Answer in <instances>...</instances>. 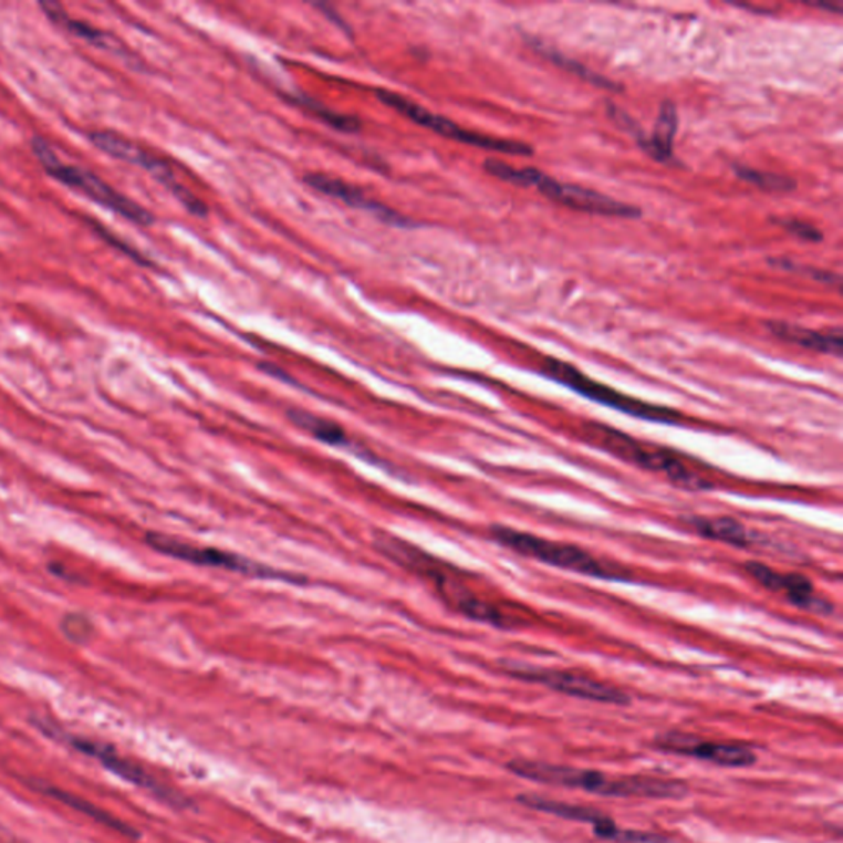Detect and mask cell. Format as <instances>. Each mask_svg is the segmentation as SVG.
Returning a JSON list of instances; mask_svg holds the SVG:
<instances>
[{
    "mask_svg": "<svg viewBox=\"0 0 843 843\" xmlns=\"http://www.w3.org/2000/svg\"><path fill=\"white\" fill-rule=\"evenodd\" d=\"M508 770L542 784L585 789L592 794L608 795V798L679 799L687 794V788L680 781L644 778V776L613 779L596 771L575 770V768L542 763V761L514 760L508 763Z\"/></svg>",
    "mask_w": 843,
    "mask_h": 843,
    "instance_id": "6da1fadb",
    "label": "cell"
},
{
    "mask_svg": "<svg viewBox=\"0 0 843 843\" xmlns=\"http://www.w3.org/2000/svg\"><path fill=\"white\" fill-rule=\"evenodd\" d=\"M585 437L600 450L608 451L610 455L618 457L626 464L664 475L683 490L707 491L714 488L673 451L643 444V441L636 440V438L629 437V435L623 434L610 425L596 424V422L586 424Z\"/></svg>",
    "mask_w": 843,
    "mask_h": 843,
    "instance_id": "7a4b0ae2",
    "label": "cell"
},
{
    "mask_svg": "<svg viewBox=\"0 0 843 843\" xmlns=\"http://www.w3.org/2000/svg\"><path fill=\"white\" fill-rule=\"evenodd\" d=\"M491 535L499 545H504L506 549H511L524 558L548 563L555 569L569 570V572L593 576V579L632 582V575L622 566L600 561L579 545L551 541V539L539 538L531 532H522L518 529L504 528V525H495L491 529Z\"/></svg>",
    "mask_w": 843,
    "mask_h": 843,
    "instance_id": "3957f363",
    "label": "cell"
},
{
    "mask_svg": "<svg viewBox=\"0 0 843 843\" xmlns=\"http://www.w3.org/2000/svg\"><path fill=\"white\" fill-rule=\"evenodd\" d=\"M32 150L35 154L37 160L45 168L50 177L62 181L66 187L81 191V194L86 195L90 200L96 201L101 207L110 208V210L139 226H150L155 221L154 215L150 211L145 210L139 204L131 200V198H127L121 191L114 190L111 185L101 180L97 175L83 170L80 167H73V165L63 164L59 155L55 154V150L50 147L49 142L43 140L42 137H33Z\"/></svg>",
    "mask_w": 843,
    "mask_h": 843,
    "instance_id": "277c9868",
    "label": "cell"
},
{
    "mask_svg": "<svg viewBox=\"0 0 843 843\" xmlns=\"http://www.w3.org/2000/svg\"><path fill=\"white\" fill-rule=\"evenodd\" d=\"M542 371L551 379L558 381L559 384L569 387L573 393L580 394V396L586 397V399L593 400V403L610 407V409L620 410V413L626 414V416L667 425H677L683 422V414L677 413V410L669 409V407L656 406V404L644 403V400L636 399V397L628 396V394L620 393V391L613 389V387L606 386V384L592 379V377L586 376L582 371L576 370L573 364L565 363V361L548 357L544 361Z\"/></svg>",
    "mask_w": 843,
    "mask_h": 843,
    "instance_id": "5b68a950",
    "label": "cell"
},
{
    "mask_svg": "<svg viewBox=\"0 0 843 843\" xmlns=\"http://www.w3.org/2000/svg\"><path fill=\"white\" fill-rule=\"evenodd\" d=\"M377 100L386 104L391 110L397 111L403 116L409 117L413 123L419 124L425 129L434 131L438 136L447 137L450 140L461 142V144L471 145V147L485 148V150L499 152L508 155H532L531 145L524 142L498 139V137L483 136V134L473 133V131L464 129L454 121L447 117L438 116L430 111L422 107L420 104L413 103L407 97L394 93V91H377Z\"/></svg>",
    "mask_w": 843,
    "mask_h": 843,
    "instance_id": "8992f818",
    "label": "cell"
},
{
    "mask_svg": "<svg viewBox=\"0 0 843 843\" xmlns=\"http://www.w3.org/2000/svg\"><path fill=\"white\" fill-rule=\"evenodd\" d=\"M147 544L154 551L168 558L178 559V561L190 562L194 565L212 566V569L231 570V572L242 573V575L256 576V579L268 580H289L296 582L295 576L287 575L285 572L262 565V563L252 562L251 559L242 555L232 554V552L221 551V549L198 548V545L187 544L178 539L168 538V535L150 532L147 535Z\"/></svg>",
    "mask_w": 843,
    "mask_h": 843,
    "instance_id": "52a82bcc",
    "label": "cell"
},
{
    "mask_svg": "<svg viewBox=\"0 0 843 843\" xmlns=\"http://www.w3.org/2000/svg\"><path fill=\"white\" fill-rule=\"evenodd\" d=\"M45 733L56 738V740L62 738V740L65 741V743H69L71 748H74V750L100 761V763L103 764L107 771H111V773L119 776L121 779L131 782V784L147 789L152 794L160 798L162 801L170 802L171 805H185L184 799H181L180 795L168 791V789L164 788L160 782L155 781L147 771L142 770L140 767H137V764H134L133 761L127 760V758L121 757V754L117 753L114 748H111L110 745L101 743V741L96 740H87V738L74 737V735H66L63 733V731H53L52 728H50V731H45Z\"/></svg>",
    "mask_w": 843,
    "mask_h": 843,
    "instance_id": "ba28073f",
    "label": "cell"
},
{
    "mask_svg": "<svg viewBox=\"0 0 843 843\" xmlns=\"http://www.w3.org/2000/svg\"><path fill=\"white\" fill-rule=\"evenodd\" d=\"M508 670L511 676L518 677V679L542 684V686L549 687V689L576 697V699L615 705L629 704V697L625 693H622V690L615 689V687L608 686V684L590 679V677L582 676V674L539 669V667L514 666V664H511Z\"/></svg>",
    "mask_w": 843,
    "mask_h": 843,
    "instance_id": "9c48e42d",
    "label": "cell"
},
{
    "mask_svg": "<svg viewBox=\"0 0 843 843\" xmlns=\"http://www.w3.org/2000/svg\"><path fill=\"white\" fill-rule=\"evenodd\" d=\"M549 200L558 201L572 210L590 212V215L615 216V218H639L643 211L634 205L623 204L615 198L606 197L596 190L579 187V185L562 184L549 177L544 171L539 175L535 187Z\"/></svg>",
    "mask_w": 843,
    "mask_h": 843,
    "instance_id": "30bf717a",
    "label": "cell"
},
{
    "mask_svg": "<svg viewBox=\"0 0 843 843\" xmlns=\"http://www.w3.org/2000/svg\"><path fill=\"white\" fill-rule=\"evenodd\" d=\"M656 747L669 753L710 761L718 767L745 768L757 761V754L750 748L740 747V745L711 743V741H702L693 735L677 733V731L657 737Z\"/></svg>",
    "mask_w": 843,
    "mask_h": 843,
    "instance_id": "8fae6325",
    "label": "cell"
},
{
    "mask_svg": "<svg viewBox=\"0 0 843 843\" xmlns=\"http://www.w3.org/2000/svg\"><path fill=\"white\" fill-rule=\"evenodd\" d=\"M747 570L764 589L782 593L798 608L809 610L819 615H828L832 612L831 603L819 599L808 576L799 575V573L776 572L771 566L760 562L747 563Z\"/></svg>",
    "mask_w": 843,
    "mask_h": 843,
    "instance_id": "7c38bea8",
    "label": "cell"
},
{
    "mask_svg": "<svg viewBox=\"0 0 843 843\" xmlns=\"http://www.w3.org/2000/svg\"><path fill=\"white\" fill-rule=\"evenodd\" d=\"M303 181L310 188H313V190L320 191V194L326 195V197L335 198V200L342 201V204L348 205V207L373 212L374 216H377L381 221L387 222V225L400 226V228L414 226L410 219L404 218L399 212L384 207L379 201L371 200L360 188L346 184V181L340 180V178L329 177V175L323 174H309L303 177Z\"/></svg>",
    "mask_w": 843,
    "mask_h": 843,
    "instance_id": "4fadbf2b",
    "label": "cell"
},
{
    "mask_svg": "<svg viewBox=\"0 0 843 843\" xmlns=\"http://www.w3.org/2000/svg\"><path fill=\"white\" fill-rule=\"evenodd\" d=\"M518 801L525 808L534 809L539 812L558 815L566 821L582 822V824L593 825V831L600 839L605 841H620L622 829L616 828L615 822L608 815L595 811V809L582 808V805L566 804V802L552 801V799L542 798L535 794L519 795Z\"/></svg>",
    "mask_w": 843,
    "mask_h": 843,
    "instance_id": "5bb4252c",
    "label": "cell"
},
{
    "mask_svg": "<svg viewBox=\"0 0 843 843\" xmlns=\"http://www.w3.org/2000/svg\"><path fill=\"white\" fill-rule=\"evenodd\" d=\"M767 326L776 339L782 340V342L792 343V345L802 346V348L812 350V352L832 354L835 357L842 356L841 329L822 333L788 322H768Z\"/></svg>",
    "mask_w": 843,
    "mask_h": 843,
    "instance_id": "9a60e30c",
    "label": "cell"
},
{
    "mask_svg": "<svg viewBox=\"0 0 843 843\" xmlns=\"http://www.w3.org/2000/svg\"><path fill=\"white\" fill-rule=\"evenodd\" d=\"M40 9L45 13L46 19L50 22L59 25L60 29L66 30L71 35L77 37V39L86 40L91 45L97 46V49L110 50V52L121 53V42L116 37L111 33L103 32V30L96 29V27L90 25V23L81 22V20L71 19L69 12L63 9L60 3L56 2H40Z\"/></svg>",
    "mask_w": 843,
    "mask_h": 843,
    "instance_id": "2e32d148",
    "label": "cell"
},
{
    "mask_svg": "<svg viewBox=\"0 0 843 843\" xmlns=\"http://www.w3.org/2000/svg\"><path fill=\"white\" fill-rule=\"evenodd\" d=\"M677 126H679V116H677L676 104L664 101L660 104L656 124H654L653 136L644 137L639 144L641 147L657 162L667 164L674 158V139H676Z\"/></svg>",
    "mask_w": 843,
    "mask_h": 843,
    "instance_id": "e0dca14e",
    "label": "cell"
},
{
    "mask_svg": "<svg viewBox=\"0 0 843 843\" xmlns=\"http://www.w3.org/2000/svg\"><path fill=\"white\" fill-rule=\"evenodd\" d=\"M684 521L694 529V532L705 539H711V541L725 542V544L740 549L748 548L753 542L751 532L737 519L693 516V518H686Z\"/></svg>",
    "mask_w": 843,
    "mask_h": 843,
    "instance_id": "ac0fdd59",
    "label": "cell"
},
{
    "mask_svg": "<svg viewBox=\"0 0 843 843\" xmlns=\"http://www.w3.org/2000/svg\"><path fill=\"white\" fill-rule=\"evenodd\" d=\"M37 788H39L40 791L45 792V794L52 795L56 801L63 802V804L74 809V811L87 815V818L93 819L97 824L106 825L107 829H113V831L127 835V837H139L136 829L131 828L129 824L121 821L116 815L110 814V812L104 811V809L97 808L96 804L86 801V799L77 798V795L71 794L69 791H63V789L53 788V785L40 784V782L37 784Z\"/></svg>",
    "mask_w": 843,
    "mask_h": 843,
    "instance_id": "d6986e66",
    "label": "cell"
},
{
    "mask_svg": "<svg viewBox=\"0 0 843 843\" xmlns=\"http://www.w3.org/2000/svg\"><path fill=\"white\" fill-rule=\"evenodd\" d=\"M290 420L299 425L303 430L309 431L313 437L319 438L323 444L335 445V447H346L350 445L348 437L340 425L333 422L313 416V414L303 413V410H289Z\"/></svg>",
    "mask_w": 843,
    "mask_h": 843,
    "instance_id": "ffe728a7",
    "label": "cell"
},
{
    "mask_svg": "<svg viewBox=\"0 0 843 843\" xmlns=\"http://www.w3.org/2000/svg\"><path fill=\"white\" fill-rule=\"evenodd\" d=\"M534 49L538 50L539 53H542L549 62L555 63V65L561 66V69L570 71V73L576 74V76H580V80L589 81V83L595 84V86L599 87H605V90H622V86H620L618 83H615V81L608 80V77L586 69L582 63L575 62V60H570L569 56L562 55L558 50H552L551 46H545L544 43L535 42Z\"/></svg>",
    "mask_w": 843,
    "mask_h": 843,
    "instance_id": "44dd1931",
    "label": "cell"
},
{
    "mask_svg": "<svg viewBox=\"0 0 843 843\" xmlns=\"http://www.w3.org/2000/svg\"><path fill=\"white\" fill-rule=\"evenodd\" d=\"M735 174L747 184L760 188L764 191H774V194H788L795 188V181L785 175L773 174V171H761L757 168L745 167V165H733Z\"/></svg>",
    "mask_w": 843,
    "mask_h": 843,
    "instance_id": "7402d4cb",
    "label": "cell"
},
{
    "mask_svg": "<svg viewBox=\"0 0 843 843\" xmlns=\"http://www.w3.org/2000/svg\"><path fill=\"white\" fill-rule=\"evenodd\" d=\"M483 167L492 177L508 181V184L516 185V187H535L539 175H541V170H538V168H516L506 164V162L496 160V158H488Z\"/></svg>",
    "mask_w": 843,
    "mask_h": 843,
    "instance_id": "603a6c76",
    "label": "cell"
},
{
    "mask_svg": "<svg viewBox=\"0 0 843 843\" xmlns=\"http://www.w3.org/2000/svg\"><path fill=\"white\" fill-rule=\"evenodd\" d=\"M293 103L306 107V110L312 111L315 116H319L320 119L325 121L329 126L343 131V133H356V131L361 129V123L356 117L343 116V114L335 113V111L329 110V107L323 106V104L315 103V101L310 100V97L295 96L293 97Z\"/></svg>",
    "mask_w": 843,
    "mask_h": 843,
    "instance_id": "cb8c5ba5",
    "label": "cell"
},
{
    "mask_svg": "<svg viewBox=\"0 0 843 843\" xmlns=\"http://www.w3.org/2000/svg\"><path fill=\"white\" fill-rule=\"evenodd\" d=\"M768 264L771 268L779 269V271L795 272V274H802L804 278L814 279V281L825 283V285H835L841 289V278L837 274H832L829 271H822V269L809 268V266L798 264V262L791 261L785 258H770Z\"/></svg>",
    "mask_w": 843,
    "mask_h": 843,
    "instance_id": "d4e9b609",
    "label": "cell"
},
{
    "mask_svg": "<svg viewBox=\"0 0 843 843\" xmlns=\"http://www.w3.org/2000/svg\"><path fill=\"white\" fill-rule=\"evenodd\" d=\"M776 225L781 226L782 229L789 232V235L795 236V238L802 239L808 242H821L824 235L821 229L815 226L809 225V222L801 221L795 218H774Z\"/></svg>",
    "mask_w": 843,
    "mask_h": 843,
    "instance_id": "484cf974",
    "label": "cell"
},
{
    "mask_svg": "<svg viewBox=\"0 0 843 843\" xmlns=\"http://www.w3.org/2000/svg\"><path fill=\"white\" fill-rule=\"evenodd\" d=\"M62 626L63 633H65L71 641H76V643H80V641H86L87 637L91 636V632H93V628H91V623L87 622L84 616L80 615L66 616V618L63 620Z\"/></svg>",
    "mask_w": 843,
    "mask_h": 843,
    "instance_id": "4316f807",
    "label": "cell"
},
{
    "mask_svg": "<svg viewBox=\"0 0 843 843\" xmlns=\"http://www.w3.org/2000/svg\"><path fill=\"white\" fill-rule=\"evenodd\" d=\"M91 226H93L94 229H96L97 232H100L101 236H103L104 241L110 242L111 246H114V248L119 249L121 252H124V254L129 256L131 259H134V261L139 262V266H152L150 261H148L147 258H144V256L140 254V252L134 251L131 246H127L126 242L121 241L117 236L111 235L107 229H104L103 226L97 225V222L91 221Z\"/></svg>",
    "mask_w": 843,
    "mask_h": 843,
    "instance_id": "83f0119b",
    "label": "cell"
}]
</instances>
